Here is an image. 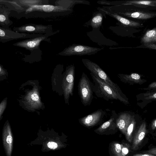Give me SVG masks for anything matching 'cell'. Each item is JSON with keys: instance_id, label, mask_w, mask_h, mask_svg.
Returning <instances> with one entry per match:
<instances>
[{"instance_id": "cell-1", "label": "cell", "mask_w": 156, "mask_h": 156, "mask_svg": "<svg viewBox=\"0 0 156 156\" xmlns=\"http://www.w3.org/2000/svg\"><path fill=\"white\" fill-rule=\"evenodd\" d=\"M94 83L93 91L98 97L108 101L118 100L123 102H127L124 96L117 93L109 86L90 73Z\"/></svg>"}, {"instance_id": "cell-2", "label": "cell", "mask_w": 156, "mask_h": 156, "mask_svg": "<svg viewBox=\"0 0 156 156\" xmlns=\"http://www.w3.org/2000/svg\"><path fill=\"white\" fill-rule=\"evenodd\" d=\"M94 83L87 74L83 72L78 84V94L81 102L84 106H89L94 98Z\"/></svg>"}, {"instance_id": "cell-3", "label": "cell", "mask_w": 156, "mask_h": 156, "mask_svg": "<svg viewBox=\"0 0 156 156\" xmlns=\"http://www.w3.org/2000/svg\"><path fill=\"white\" fill-rule=\"evenodd\" d=\"M82 62L85 66L97 77L111 87L118 93L123 96L117 84L115 83L101 67L95 63L87 58H83Z\"/></svg>"}, {"instance_id": "cell-4", "label": "cell", "mask_w": 156, "mask_h": 156, "mask_svg": "<svg viewBox=\"0 0 156 156\" xmlns=\"http://www.w3.org/2000/svg\"><path fill=\"white\" fill-rule=\"evenodd\" d=\"M102 49L97 47L73 44L65 48L59 54L63 56H82L94 54Z\"/></svg>"}, {"instance_id": "cell-5", "label": "cell", "mask_w": 156, "mask_h": 156, "mask_svg": "<svg viewBox=\"0 0 156 156\" xmlns=\"http://www.w3.org/2000/svg\"><path fill=\"white\" fill-rule=\"evenodd\" d=\"M43 35L15 32L8 29L2 28L1 27L0 29V41L2 42L9 41L14 39L35 38Z\"/></svg>"}, {"instance_id": "cell-6", "label": "cell", "mask_w": 156, "mask_h": 156, "mask_svg": "<svg viewBox=\"0 0 156 156\" xmlns=\"http://www.w3.org/2000/svg\"><path fill=\"white\" fill-rule=\"evenodd\" d=\"M105 114L101 109L95 112L79 119L80 123L87 127H92L101 123Z\"/></svg>"}, {"instance_id": "cell-7", "label": "cell", "mask_w": 156, "mask_h": 156, "mask_svg": "<svg viewBox=\"0 0 156 156\" xmlns=\"http://www.w3.org/2000/svg\"><path fill=\"white\" fill-rule=\"evenodd\" d=\"M51 25L44 26L37 24H26L18 27H14V30L16 32L27 33L28 34H42L51 33Z\"/></svg>"}, {"instance_id": "cell-8", "label": "cell", "mask_w": 156, "mask_h": 156, "mask_svg": "<svg viewBox=\"0 0 156 156\" xmlns=\"http://www.w3.org/2000/svg\"><path fill=\"white\" fill-rule=\"evenodd\" d=\"M75 68L73 65H71L68 67L67 69L64 89L65 98L68 100L70 96H72L73 94L75 80Z\"/></svg>"}, {"instance_id": "cell-9", "label": "cell", "mask_w": 156, "mask_h": 156, "mask_svg": "<svg viewBox=\"0 0 156 156\" xmlns=\"http://www.w3.org/2000/svg\"><path fill=\"white\" fill-rule=\"evenodd\" d=\"M51 33L45 34L43 36L35 38H30L14 44V45L24 48L26 49L31 50L37 48L40 43L51 35Z\"/></svg>"}, {"instance_id": "cell-10", "label": "cell", "mask_w": 156, "mask_h": 156, "mask_svg": "<svg viewBox=\"0 0 156 156\" xmlns=\"http://www.w3.org/2000/svg\"><path fill=\"white\" fill-rule=\"evenodd\" d=\"M118 117V114L115 110L112 111V115L109 119L102 124L95 131L97 132L103 133L109 130H116V120Z\"/></svg>"}, {"instance_id": "cell-11", "label": "cell", "mask_w": 156, "mask_h": 156, "mask_svg": "<svg viewBox=\"0 0 156 156\" xmlns=\"http://www.w3.org/2000/svg\"><path fill=\"white\" fill-rule=\"evenodd\" d=\"M118 115L116 120L117 127L126 135L128 127L130 123V115L125 112L119 113Z\"/></svg>"}, {"instance_id": "cell-12", "label": "cell", "mask_w": 156, "mask_h": 156, "mask_svg": "<svg viewBox=\"0 0 156 156\" xmlns=\"http://www.w3.org/2000/svg\"><path fill=\"white\" fill-rule=\"evenodd\" d=\"M146 133L145 128L144 126H142L135 133L133 136L132 141L131 149L133 151H135L139 149L145 136Z\"/></svg>"}, {"instance_id": "cell-13", "label": "cell", "mask_w": 156, "mask_h": 156, "mask_svg": "<svg viewBox=\"0 0 156 156\" xmlns=\"http://www.w3.org/2000/svg\"><path fill=\"white\" fill-rule=\"evenodd\" d=\"M0 12L1 26L6 27L11 25L12 22L9 20L8 17L10 12L9 9L4 7H1Z\"/></svg>"}, {"instance_id": "cell-14", "label": "cell", "mask_w": 156, "mask_h": 156, "mask_svg": "<svg viewBox=\"0 0 156 156\" xmlns=\"http://www.w3.org/2000/svg\"><path fill=\"white\" fill-rule=\"evenodd\" d=\"M124 15L133 18L145 20L150 19L156 16V14L140 12H136L132 13L126 12L123 13Z\"/></svg>"}, {"instance_id": "cell-15", "label": "cell", "mask_w": 156, "mask_h": 156, "mask_svg": "<svg viewBox=\"0 0 156 156\" xmlns=\"http://www.w3.org/2000/svg\"><path fill=\"white\" fill-rule=\"evenodd\" d=\"M141 41L147 44L156 42V28L147 31L141 38Z\"/></svg>"}, {"instance_id": "cell-16", "label": "cell", "mask_w": 156, "mask_h": 156, "mask_svg": "<svg viewBox=\"0 0 156 156\" xmlns=\"http://www.w3.org/2000/svg\"><path fill=\"white\" fill-rule=\"evenodd\" d=\"M110 14L124 25L133 27H137L140 25L139 23L124 18L116 13H111Z\"/></svg>"}, {"instance_id": "cell-17", "label": "cell", "mask_w": 156, "mask_h": 156, "mask_svg": "<svg viewBox=\"0 0 156 156\" xmlns=\"http://www.w3.org/2000/svg\"><path fill=\"white\" fill-rule=\"evenodd\" d=\"M103 16L101 13L96 14L92 19L91 25L92 27L95 28L99 27L101 24Z\"/></svg>"}, {"instance_id": "cell-18", "label": "cell", "mask_w": 156, "mask_h": 156, "mask_svg": "<svg viewBox=\"0 0 156 156\" xmlns=\"http://www.w3.org/2000/svg\"><path fill=\"white\" fill-rule=\"evenodd\" d=\"M126 4H135L140 5H144L151 6H155L156 4L155 3L154 1L141 0V1H128Z\"/></svg>"}, {"instance_id": "cell-19", "label": "cell", "mask_w": 156, "mask_h": 156, "mask_svg": "<svg viewBox=\"0 0 156 156\" xmlns=\"http://www.w3.org/2000/svg\"><path fill=\"white\" fill-rule=\"evenodd\" d=\"M134 127V122H132L130 123L127 129L126 136V139L129 142L131 143L133 138L132 135Z\"/></svg>"}, {"instance_id": "cell-20", "label": "cell", "mask_w": 156, "mask_h": 156, "mask_svg": "<svg viewBox=\"0 0 156 156\" xmlns=\"http://www.w3.org/2000/svg\"><path fill=\"white\" fill-rule=\"evenodd\" d=\"M17 3L21 5L29 6V7L33 5H35L37 3H38L40 1L32 0V1H16Z\"/></svg>"}, {"instance_id": "cell-21", "label": "cell", "mask_w": 156, "mask_h": 156, "mask_svg": "<svg viewBox=\"0 0 156 156\" xmlns=\"http://www.w3.org/2000/svg\"><path fill=\"white\" fill-rule=\"evenodd\" d=\"M143 153L150 154L156 155V147L151 148L150 149L143 152Z\"/></svg>"}, {"instance_id": "cell-22", "label": "cell", "mask_w": 156, "mask_h": 156, "mask_svg": "<svg viewBox=\"0 0 156 156\" xmlns=\"http://www.w3.org/2000/svg\"><path fill=\"white\" fill-rule=\"evenodd\" d=\"M48 147L50 148L54 149L56 148L57 146L56 143L54 142H49L47 144Z\"/></svg>"}, {"instance_id": "cell-23", "label": "cell", "mask_w": 156, "mask_h": 156, "mask_svg": "<svg viewBox=\"0 0 156 156\" xmlns=\"http://www.w3.org/2000/svg\"><path fill=\"white\" fill-rule=\"evenodd\" d=\"M121 152L122 155L123 156H125L128 153L129 149L127 147H124L121 149Z\"/></svg>"}, {"instance_id": "cell-24", "label": "cell", "mask_w": 156, "mask_h": 156, "mask_svg": "<svg viewBox=\"0 0 156 156\" xmlns=\"http://www.w3.org/2000/svg\"><path fill=\"white\" fill-rule=\"evenodd\" d=\"M130 76L131 78L133 79L138 80L140 78V75L137 73H132L131 75Z\"/></svg>"}, {"instance_id": "cell-25", "label": "cell", "mask_w": 156, "mask_h": 156, "mask_svg": "<svg viewBox=\"0 0 156 156\" xmlns=\"http://www.w3.org/2000/svg\"><path fill=\"white\" fill-rule=\"evenodd\" d=\"M145 45L147 48L156 50V44H146Z\"/></svg>"}, {"instance_id": "cell-26", "label": "cell", "mask_w": 156, "mask_h": 156, "mask_svg": "<svg viewBox=\"0 0 156 156\" xmlns=\"http://www.w3.org/2000/svg\"><path fill=\"white\" fill-rule=\"evenodd\" d=\"M133 156H156V155L150 154L140 153L135 154L133 155Z\"/></svg>"}, {"instance_id": "cell-27", "label": "cell", "mask_w": 156, "mask_h": 156, "mask_svg": "<svg viewBox=\"0 0 156 156\" xmlns=\"http://www.w3.org/2000/svg\"><path fill=\"white\" fill-rule=\"evenodd\" d=\"M31 98L32 100L34 101H37L39 99V97L36 94H33L31 96Z\"/></svg>"}, {"instance_id": "cell-28", "label": "cell", "mask_w": 156, "mask_h": 156, "mask_svg": "<svg viewBox=\"0 0 156 156\" xmlns=\"http://www.w3.org/2000/svg\"><path fill=\"white\" fill-rule=\"evenodd\" d=\"M6 142L7 143L10 144L11 143L12 141V138L10 135L7 136L6 138Z\"/></svg>"}, {"instance_id": "cell-29", "label": "cell", "mask_w": 156, "mask_h": 156, "mask_svg": "<svg viewBox=\"0 0 156 156\" xmlns=\"http://www.w3.org/2000/svg\"><path fill=\"white\" fill-rule=\"evenodd\" d=\"M156 128V119L155 120L154 123L152 126V128L154 129Z\"/></svg>"}, {"instance_id": "cell-30", "label": "cell", "mask_w": 156, "mask_h": 156, "mask_svg": "<svg viewBox=\"0 0 156 156\" xmlns=\"http://www.w3.org/2000/svg\"><path fill=\"white\" fill-rule=\"evenodd\" d=\"M153 97L155 98H156V93L153 95Z\"/></svg>"}, {"instance_id": "cell-31", "label": "cell", "mask_w": 156, "mask_h": 156, "mask_svg": "<svg viewBox=\"0 0 156 156\" xmlns=\"http://www.w3.org/2000/svg\"><path fill=\"white\" fill-rule=\"evenodd\" d=\"M154 2H155V4H156V0H155V1H154Z\"/></svg>"}]
</instances>
